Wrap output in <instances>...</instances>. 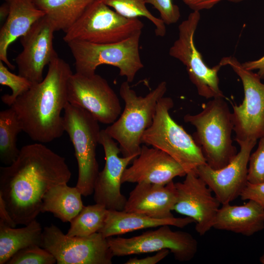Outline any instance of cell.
Segmentation results:
<instances>
[{
	"label": "cell",
	"instance_id": "cell-17",
	"mask_svg": "<svg viewBox=\"0 0 264 264\" xmlns=\"http://www.w3.org/2000/svg\"><path fill=\"white\" fill-rule=\"evenodd\" d=\"M257 142L249 140L239 143L240 152L221 169H213L206 163L196 169L198 176L205 182L220 204L230 203L240 196L248 182L249 159Z\"/></svg>",
	"mask_w": 264,
	"mask_h": 264
},
{
	"label": "cell",
	"instance_id": "cell-5",
	"mask_svg": "<svg viewBox=\"0 0 264 264\" xmlns=\"http://www.w3.org/2000/svg\"><path fill=\"white\" fill-rule=\"evenodd\" d=\"M63 126L73 146L78 166L76 187L82 196L94 192L99 173L96 148L101 130L98 121L86 110L67 103L64 109Z\"/></svg>",
	"mask_w": 264,
	"mask_h": 264
},
{
	"label": "cell",
	"instance_id": "cell-1",
	"mask_svg": "<svg viewBox=\"0 0 264 264\" xmlns=\"http://www.w3.org/2000/svg\"><path fill=\"white\" fill-rule=\"evenodd\" d=\"M71 176L64 157L43 143L28 144L11 164L0 167V196L16 224L26 225L41 212L45 194Z\"/></svg>",
	"mask_w": 264,
	"mask_h": 264
},
{
	"label": "cell",
	"instance_id": "cell-32",
	"mask_svg": "<svg viewBox=\"0 0 264 264\" xmlns=\"http://www.w3.org/2000/svg\"><path fill=\"white\" fill-rule=\"evenodd\" d=\"M145 1L158 11L160 19L165 24L176 23L180 17L179 8L173 3L172 0H145Z\"/></svg>",
	"mask_w": 264,
	"mask_h": 264
},
{
	"label": "cell",
	"instance_id": "cell-40",
	"mask_svg": "<svg viewBox=\"0 0 264 264\" xmlns=\"http://www.w3.org/2000/svg\"><path fill=\"white\" fill-rule=\"evenodd\" d=\"M229 1H231V2H241L243 0H227Z\"/></svg>",
	"mask_w": 264,
	"mask_h": 264
},
{
	"label": "cell",
	"instance_id": "cell-11",
	"mask_svg": "<svg viewBox=\"0 0 264 264\" xmlns=\"http://www.w3.org/2000/svg\"><path fill=\"white\" fill-rule=\"evenodd\" d=\"M41 247L57 264H111L114 256L108 240L100 232L87 237H69L56 225L44 227Z\"/></svg>",
	"mask_w": 264,
	"mask_h": 264
},
{
	"label": "cell",
	"instance_id": "cell-7",
	"mask_svg": "<svg viewBox=\"0 0 264 264\" xmlns=\"http://www.w3.org/2000/svg\"><path fill=\"white\" fill-rule=\"evenodd\" d=\"M141 32L121 42L98 44L74 41L67 43L75 60L76 72L90 75L95 73L99 66L116 67L119 74L132 82L144 65L139 52Z\"/></svg>",
	"mask_w": 264,
	"mask_h": 264
},
{
	"label": "cell",
	"instance_id": "cell-15",
	"mask_svg": "<svg viewBox=\"0 0 264 264\" xmlns=\"http://www.w3.org/2000/svg\"><path fill=\"white\" fill-rule=\"evenodd\" d=\"M55 31L53 24L45 15L20 38L23 49L15 61L19 74L33 84L43 80L44 67L58 57L53 47Z\"/></svg>",
	"mask_w": 264,
	"mask_h": 264
},
{
	"label": "cell",
	"instance_id": "cell-9",
	"mask_svg": "<svg viewBox=\"0 0 264 264\" xmlns=\"http://www.w3.org/2000/svg\"><path fill=\"white\" fill-rule=\"evenodd\" d=\"M229 66L240 78L244 99L239 106L233 105L232 119L235 141L239 144L264 137V84L258 75L245 69L233 56L223 57L220 62Z\"/></svg>",
	"mask_w": 264,
	"mask_h": 264
},
{
	"label": "cell",
	"instance_id": "cell-26",
	"mask_svg": "<svg viewBox=\"0 0 264 264\" xmlns=\"http://www.w3.org/2000/svg\"><path fill=\"white\" fill-rule=\"evenodd\" d=\"M21 131V124L12 109L0 112V158L6 165L15 161L19 154L16 142Z\"/></svg>",
	"mask_w": 264,
	"mask_h": 264
},
{
	"label": "cell",
	"instance_id": "cell-37",
	"mask_svg": "<svg viewBox=\"0 0 264 264\" xmlns=\"http://www.w3.org/2000/svg\"><path fill=\"white\" fill-rule=\"evenodd\" d=\"M0 221L6 225L15 227L17 225L7 210L4 201L0 196Z\"/></svg>",
	"mask_w": 264,
	"mask_h": 264
},
{
	"label": "cell",
	"instance_id": "cell-36",
	"mask_svg": "<svg viewBox=\"0 0 264 264\" xmlns=\"http://www.w3.org/2000/svg\"><path fill=\"white\" fill-rule=\"evenodd\" d=\"M242 65L247 70L251 71L258 70L257 73L260 78L264 79V56L258 60L245 62Z\"/></svg>",
	"mask_w": 264,
	"mask_h": 264
},
{
	"label": "cell",
	"instance_id": "cell-30",
	"mask_svg": "<svg viewBox=\"0 0 264 264\" xmlns=\"http://www.w3.org/2000/svg\"><path fill=\"white\" fill-rule=\"evenodd\" d=\"M56 260L47 250L37 245L30 246L16 252L7 264H54Z\"/></svg>",
	"mask_w": 264,
	"mask_h": 264
},
{
	"label": "cell",
	"instance_id": "cell-16",
	"mask_svg": "<svg viewBox=\"0 0 264 264\" xmlns=\"http://www.w3.org/2000/svg\"><path fill=\"white\" fill-rule=\"evenodd\" d=\"M115 141L105 130H101L99 144L104 149L105 164L96 179L93 198L95 203L109 210L121 211L127 199L121 192L122 176L128 165L137 156L120 157L121 151Z\"/></svg>",
	"mask_w": 264,
	"mask_h": 264
},
{
	"label": "cell",
	"instance_id": "cell-18",
	"mask_svg": "<svg viewBox=\"0 0 264 264\" xmlns=\"http://www.w3.org/2000/svg\"><path fill=\"white\" fill-rule=\"evenodd\" d=\"M186 174L182 166L168 154L143 145L132 165L125 170L121 182L166 185L175 177Z\"/></svg>",
	"mask_w": 264,
	"mask_h": 264
},
{
	"label": "cell",
	"instance_id": "cell-21",
	"mask_svg": "<svg viewBox=\"0 0 264 264\" xmlns=\"http://www.w3.org/2000/svg\"><path fill=\"white\" fill-rule=\"evenodd\" d=\"M213 227L252 236L264 229V209L252 200L242 205L223 204L218 210Z\"/></svg>",
	"mask_w": 264,
	"mask_h": 264
},
{
	"label": "cell",
	"instance_id": "cell-23",
	"mask_svg": "<svg viewBox=\"0 0 264 264\" xmlns=\"http://www.w3.org/2000/svg\"><path fill=\"white\" fill-rule=\"evenodd\" d=\"M76 187L62 183L51 187L44 195L41 212H50L63 222H70L84 207Z\"/></svg>",
	"mask_w": 264,
	"mask_h": 264
},
{
	"label": "cell",
	"instance_id": "cell-24",
	"mask_svg": "<svg viewBox=\"0 0 264 264\" xmlns=\"http://www.w3.org/2000/svg\"><path fill=\"white\" fill-rule=\"evenodd\" d=\"M25 227L16 228L0 221V264H7L18 251L37 245L41 246L43 230L36 219Z\"/></svg>",
	"mask_w": 264,
	"mask_h": 264
},
{
	"label": "cell",
	"instance_id": "cell-29",
	"mask_svg": "<svg viewBox=\"0 0 264 264\" xmlns=\"http://www.w3.org/2000/svg\"><path fill=\"white\" fill-rule=\"evenodd\" d=\"M0 84L9 87L12 90L11 94H5L1 97L2 102L9 107L33 84L27 78L10 72L1 61H0Z\"/></svg>",
	"mask_w": 264,
	"mask_h": 264
},
{
	"label": "cell",
	"instance_id": "cell-20",
	"mask_svg": "<svg viewBox=\"0 0 264 264\" xmlns=\"http://www.w3.org/2000/svg\"><path fill=\"white\" fill-rule=\"evenodd\" d=\"M9 12L0 30V61L10 69L15 66L7 58L9 45L18 38L25 34L32 26L45 15L39 9L34 0H5Z\"/></svg>",
	"mask_w": 264,
	"mask_h": 264
},
{
	"label": "cell",
	"instance_id": "cell-13",
	"mask_svg": "<svg viewBox=\"0 0 264 264\" xmlns=\"http://www.w3.org/2000/svg\"><path fill=\"white\" fill-rule=\"evenodd\" d=\"M67 99L105 124H111L121 113L117 95L107 81L96 73H72L67 83Z\"/></svg>",
	"mask_w": 264,
	"mask_h": 264
},
{
	"label": "cell",
	"instance_id": "cell-6",
	"mask_svg": "<svg viewBox=\"0 0 264 264\" xmlns=\"http://www.w3.org/2000/svg\"><path fill=\"white\" fill-rule=\"evenodd\" d=\"M174 105L169 97L163 96L158 100L153 122L143 133L142 142L168 154L187 173L195 171L206 161L193 137L170 115L169 111Z\"/></svg>",
	"mask_w": 264,
	"mask_h": 264
},
{
	"label": "cell",
	"instance_id": "cell-19",
	"mask_svg": "<svg viewBox=\"0 0 264 264\" xmlns=\"http://www.w3.org/2000/svg\"><path fill=\"white\" fill-rule=\"evenodd\" d=\"M177 193L173 181L166 185L137 183L130 192L123 210L165 219L174 218L172 211L176 202Z\"/></svg>",
	"mask_w": 264,
	"mask_h": 264
},
{
	"label": "cell",
	"instance_id": "cell-31",
	"mask_svg": "<svg viewBox=\"0 0 264 264\" xmlns=\"http://www.w3.org/2000/svg\"><path fill=\"white\" fill-rule=\"evenodd\" d=\"M247 180L253 184L264 181V137L260 138L258 148L250 155Z\"/></svg>",
	"mask_w": 264,
	"mask_h": 264
},
{
	"label": "cell",
	"instance_id": "cell-28",
	"mask_svg": "<svg viewBox=\"0 0 264 264\" xmlns=\"http://www.w3.org/2000/svg\"><path fill=\"white\" fill-rule=\"evenodd\" d=\"M104 2L119 14L129 19L145 17L155 26V34L164 37L166 28L164 22L153 15L147 9L145 0H103Z\"/></svg>",
	"mask_w": 264,
	"mask_h": 264
},
{
	"label": "cell",
	"instance_id": "cell-10",
	"mask_svg": "<svg viewBox=\"0 0 264 264\" xmlns=\"http://www.w3.org/2000/svg\"><path fill=\"white\" fill-rule=\"evenodd\" d=\"M199 11L191 13L178 26V37L169 49V55L185 66L191 82L198 94L206 99L224 98L219 87L218 72L222 66L219 63L209 67L204 63L194 43L195 33L199 23Z\"/></svg>",
	"mask_w": 264,
	"mask_h": 264
},
{
	"label": "cell",
	"instance_id": "cell-22",
	"mask_svg": "<svg viewBox=\"0 0 264 264\" xmlns=\"http://www.w3.org/2000/svg\"><path fill=\"white\" fill-rule=\"evenodd\" d=\"M193 222L194 220L187 217L161 219L136 212L108 209L104 226L99 232L107 238L139 229L164 225L183 228Z\"/></svg>",
	"mask_w": 264,
	"mask_h": 264
},
{
	"label": "cell",
	"instance_id": "cell-39",
	"mask_svg": "<svg viewBox=\"0 0 264 264\" xmlns=\"http://www.w3.org/2000/svg\"><path fill=\"white\" fill-rule=\"evenodd\" d=\"M260 261L261 264H264V254L260 257Z\"/></svg>",
	"mask_w": 264,
	"mask_h": 264
},
{
	"label": "cell",
	"instance_id": "cell-12",
	"mask_svg": "<svg viewBox=\"0 0 264 264\" xmlns=\"http://www.w3.org/2000/svg\"><path fill=\"white\" fill-rule=\"evenodd\" d=\"M170 225H164L131 238H107L114 256L141 254L169 250L176 260L188 262L194 258L198 251V242L190 233L173 231Z\"/></svg>",
	"mask_w": 264,
	"mask_h": 264
},
{
	"label": "cell",
	"instance_id": "cell-4",
	"mask_svg": "<svg viewBox=\"0 0 264 264\" xmlns=\"http://www.w3.org/2000/svg\"><path fill=\"white\" fill-rule=\"evenodd\" d=\"M129 83L123 82L119 88L125 104L123 111L104 130L119 144L123 156H137L141 149L143 134L152 124L157 102L167 91V83L161 82L145 96H138Z\"/></svg>",
	"mask_w": 264,
	"mask_h": 264
},
{
	"label": "cell",
	"instance_id": "cell-27",
	"mask_svg": "<svg viewBox=\"0 0 264 264\" xmlns=\"http://www.w3.org/2000/svg\"><path fill=\"white\" fill-rule=\"evenodd\" d=\"M108 209L103 205L84 206L70 222L66 234L69 237H87L99 232L104 226Z\"/></svg>",
	"mask_w": 264,
	"mask_h": 264
},
{
	"label": "cell",
	"instance_id": "cell-33",
	"mask_svg": "<svg viewBox=\"0 0 264 264\" xmlns=\"http://www.w3.org/2000/svg\"><path fill=\"white\" fill-rule=\"evenodd\" d=\"M240 197L243 200L256 201L264 209V181L256 184L247 182Z\"/></svg>",
	"mask_w": 264,
	"mask_h": 264
},
{
	"label": "cell",
	"instance_id": "cell-35",
	"mask_svg": "<svg viewBox=\"0 0 264 264\" xmlns=\"http://www.w3.org/2000/svg\"><path fill=\"white\" fill-rule=\"evenodd\" d=\"M193 11L209 9L222 0H182Z\"/></svg>",
	"mask_w": 264,
	"mask_h": 264
},
{
	"label": "cell",
	"instance_id": "cell-2",
	"mask_svg": "<svg viewBox=\"0 0 264 264\" xmlns=\"http://www.w3.org/2000/svg\"><path fill=\"white\" fill-rule=\"evenodd\" d=\"M43 80L33 84L10 107L22 128L33 141L46 143L65 132L61 113L67 104V83L73 73L69 65L59 57L48 65Z\"/></svg>",
	"mask_w": 264,
	"mask_h": 264
},
{
	"label": "cell",
	"instance_id": "cell-14",
	"mask_svg": "<svg viewBox=\"0 0 264 264\" xmlns=\"http://www.w3.org/2000/svg\"><path fill=\"white\" fill-rule=\"evenodd\" d=\"M175 184L177 198L174 210L194 220L196 231L204 235L213 227L220 203L195 171L187 173L183 182Z\"/></svg>",
	"mask_w": 264,
	"mask_h": 264
},
{
	"label": "cell",
	"instance_id": "cell-25",
	"mask_svg": "<svg viewBox=\"0 0 264 264\" xmlns=\"http://www.w3.org/2000/svg\"><path fill=\"white\" fill-rule=\"evenodd\" d=\"M96 0H34L53 24L55 31L66 32Z\"/></svg>",
	"mask_w": 264,
	"mask_h": 264
},
{
	"label": "cell",
	"instance_id": "cell-8",
	"mask_svg": "<svg viewBox=\"0 0 264 264\" xmlns=\"http://www.w3.org/2000/svg\"><path fill=\"white\" fill-rule=\"evenodd\" d=\"M143 23L138 19H129L119 14L96 0L65 32L64 41L105 44L124 41L141 32Z\"/></svg>",
	"mask_w": 264,
	"mask_h": 264
},
{
	"label": "cell",
	"instance_id": "cell-3",
	"mask_svg": "<svg viewBox=\"0 0 264 264\" xmlns=\"http://www.w3.org/2000/svg\"><path fill=\"white\" fill-rule=\"evenodd\" d=\"M184 121L195 126L193 138L206 164L213 169L228 164L237 154L233 145L232 112L224 98H214L196 114H187Z\"/></svg>",
	"mask_w": 264,
	"mask_h": 264
},
{
	"label": "cell",
	"instance_id": "cell-38",
	"mask_svg": "<svg viewBox=\"0 0 264 264\" xmlns=\"http://www.w3.org/2000/svg\"><path fill=\"white\" fill-rule=\"evenodd\" d=\"M9 12V6L7 2L5 1L0 7V20H6Z\"/></svg>",
	"mask_w": 264,
	"mask_h": 264
},
{
	"label": "cell",
	"instance_id": "cell-34",
	"mask_svg": "<svg viewBox=\"0 0 264 264\" xmlns=\"http://www.w3.org/2000/svg\"><path fill=\"white\" fill-rule=\"evenodd\" d=\"M170 251L168 249H164L157 252L153 256H148L143 258H133L127 261L125 264H156L164 259Z\"/></svg>",
	"mask_w": 264,
	"mask_h": 264
}]
</instances>
